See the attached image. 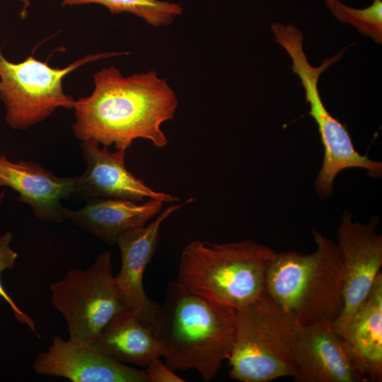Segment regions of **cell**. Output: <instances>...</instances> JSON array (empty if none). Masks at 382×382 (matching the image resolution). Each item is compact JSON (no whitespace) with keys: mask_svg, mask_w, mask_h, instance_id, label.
<instances>
[{"mask_svg":"<svg viewBox=\"0 0 382 382\" xmlns=\"http://www.w3.org/2000/svg\"><path fill=\"white\" fill-rule=\"evenodd\" d=\"M93 82L91 94L74 102L77 139L123 150L137 139L156 148L167 144L161 125L173 120L178 100L166 79L153 70L124 76L110 66L97 71Z\"/></svg>","mask_w":382,"mask_h":382,"instance_id":"1","label":"cell"},{"mask_svg":"<svg viewBox=\"0 0 382 382\" xmlns=\"http://www.w3.org/2000/svg\"><path fill=\"white\" fill-rule=\"evenodd\" d=\"M165 364L173 371L195 369L213 379L228 359L235 334L234 312L168 282L153 324Z\"/></svg>","mask_w":382,"mask_h":382,"instance_id":"2","label":"cell"},{"mask_svg":"<svg viewBox=\"0 0 382 382\" xmlns=\"http://www.w3.org/2000/svg\"><path fill=\"white\" fill-rule=\"evenodd\" d=\"M276 253L250 240L220 244L192 241L181 253L176 282L187 291L235 312L262 296Z\"/></svg>","mask_w":382,"mask_h":382,"instance_id":"3","label":"cell"},{"mask_svg":"<svg viewBox=\"0 0 382 382\" xmlns=\"http://www.w3.org/2000/svg\"><path fill=\"white\" fill-rule=\"evenodd\" d=\"M316 250L276 253L265 292L301 325L332 324L343 303V275L336 244L313 230Z\"/></svg>","mask_w":382,"mask_h":382,"instance_id":"4","label":"cell"},{"mask_svg":"<svg viewBox=\"0 0 382 382\" xmlns=\"http://www.w3.org/2000/svg\"><path fill=\"white\" fill-rule=\"evenodd\" d=\"M235 334L228 358L231 378L241 382H269L293 377L299 324L265 292L247 308L234 312Z\"/></svg>","mask_w":382,"mask_h":382,"instance_id":"5","label":"cell"},{"mask_svg":"<svg viewBox=\"0 0 382 382\" xmlns=\"http://www.w3.org/2000/svg\"><path fill=\"white\" fill-rule=\"evenodd\" d=\"M271 30L274 41L284 48L292 59V71L301 79L305 89L306 101L310 104L309 114L315 120L320 135L324 156L314 184L318 195L322 199L329 197L333 192L336 176L347 168H363L369 175L381 178V162L373 161L356 150L346 127L330 114L318 92L320 75L338 62L345 50L314 67L307 60L302 46L303 35L296 27L293 24L274 23L271 25Z\"/></svg>","mask_w":382,"mask_h":382,"instance_id":"6","label":"cell"},{"mask_svg":"<svg viewBox=\"0 0 382 382\" xmlns=\"http://www.w3.org/2000/svg\"><path fill=\"white\" fill-rule=\"evenodd\" d=\"M122 54H87L66 67L54 68L33 55L21 62H11L0 49V98L7 125L23 130L45 120L59 108L73 109L75 100L62 86L66 76L89 62Z\"/></svg>","mask_w":382,"mask_h":382,"instance_id":"7","label":"cell"},{"mask_svg":"<svg viewBox=\"0 0 382 382\" xmlns=\"http://www.w3.org/2000/svg\"><path fill=\"white\" fill-rule=\"evenodd\" d=\"M51 302L67 324L69 338L93 342L104 327L127 309L104 251L86 270H69L50 285Z\"/></svg>","mask_w":382,"mask_h":382,"instance_id":"8","label":"cell"},{"mask_svg":"<svg viewBox=\"0 0 382 382\" xmlns=\"http://www.w3.org/2000/svg\"><path fill=\"white\" fill-rule=\"evenodd\" d=\"M379 220L368 223L353 220L344 212L336 231L335 243L343 275L342 311L332 323L339 334L371 291L382 266V236L377 232Z\"/></svg>","mask_w":382,"mask_h":382,"instance_id":"9","label":"cell"},{"mask_svg":"<svg viewBox=\"0 0 382 382\" xmlns=\"http://www.w3.org/2000/svg\"><path fill=\"white\" fill-rule=\"evenodd\" d=\"M33 368L37 374L72 382H150L146 370L117 361L93 342L59 335L36 357Z\"/></svg>","mask_w":382,"mask_h":382,"instance_id":"10","label":"cell"},{"mask_svg":"<svg viewBox=\"0 0 382 382\" xmlns=\"http://www.w3.org/2000/svg\"><path fill=\"white\" fill-rule=\"evenodd\" d=\"M88 139L81 144L86 164L83 173L74 178V196L89 200L113 198L141 202L154 199L163 203L178 201L172 195L158 192L130 173L125 163L126 150L110 151L108 146Z\"/></svg>","mask_w":382,"mask_h":382,"instance_id":"11","label":"cell"},{"mask_svg":"<svg viewBox=\"0 0 382 382\" xmlns=\"http://www.w3.org/2000/svg\"><path fill=\"white\" fill-rule=\"evenodd\" d=\"M296 382H366L331 324L299 325L295 343Z\"/></svg>","mask_w":382,"mask_h":382,"instance_id":"12","label":"cell"},{"mask_svg":"<svg viewBox=\"0 0 382 382\" xmlns=\"http://www.w3.org/2000/svg\"><path fill=\"white\" fill-rule=\"evenodd\" d=\"M195 199L191 197L168 207L149 224L127 231L117 239L121 267L115 276L116 284L126 306L146 325L153 326L159 304L146 295L143 277L156 250L161 225L174 212Z\"/></svg>","mask_w":382,"mask_h":382,"instance_id":"13","label":"cell"},{"mask_svg":"<svg viewBox=\"0 0 382 382\" xmlns=\"http://www.w3.org/2000/svg\"><path fill=\"white\" fill-rule=\"evenodd\" d=\"M0 187L18 193V200L28 204L40 220L62 222L66 219L62 200L74 196V178L56 175L38 163L11 161L0 155Z\"/></svg>","mask_w":382,"mask_h":382,"instance_id":"14","label":"cell"},{"mask_svg":"<svg viewBox=\"0 0 382 382\" xmlns=\"http://www.w3.org/2000/svg\"><path fill=\"white\" fill-rule=\"evenodd\" d=\"M163 202L149 199L131 200L98 198L87 200L77 210L64 208L66 219L108 244H116L120 236L144 226L162 209Z\"/></svg>","mask_w":382,"mask_h":382,"instance_id":"15","label":"cell"},{"mask_svg":"<svg viewBox=\"0 0 382 382\" xmlns=\"http://www.w3.org/2000/svg\"><path fill=\"white\" fill-rule=\"evenodd\" d=\"M355 364L372 381L382 379V273L339 333Z\"/></svg>","mask_w":382,"mask_h":382,"instance_id":"16","label":"cell"},{"mask_svg":"<svg viewBox=\"0 0 382 382\" xmlns=\"http://www.w3.org/2000/svg\"><path fill=\"white\" fill-rule=\"evenodd\" d=\"M93 343L104 353L127 365L146 367L162 357L154 327L144 323L129 308L116 315Z\"/></svg>","mask_w":382,"mask_h":382,"instance_id":"17","label":"cell"},{"mask_svg":"<svg viewBox=\"0 0 382 382\" xmlns=\"http://www.w3.org/2000/svg\"><path fill=\"white\" fill-rule=\"evenodd\" d=\"M63 5L98 4L105 6L111 13L127 12L142 19L154 27L170 25L181 15L180 4L161 0H59Z\"/></svg>","mask_w":382,"mask_h":382,"instance_id":"18","label":"cell"},{"mask_svg":"<svg viewBox=\"0 0 382 382\" xmlns=\"http://www.w3.org/2000/svg\"><path fill=\"white\" fill-rule=\"evenodd\" d=\"M326 6L332 14L342 23H348L358 31L371 37L376 43L382 42V1L374 0L362 9L354 8L340 0H325Z\"/></svg>","mask_w":382,"mask_h":382,"instance_id":"19","label":"cell"},{"mask_svg":"<svg viewBox=\"0 0 382 382\" xmlns=\"http://www.w3.org/2000/svg\"><path fill=\"white\" fill-rule=\"evenodd\" d=\"M13 241V236L9 231H6L0 236V274L6 269H11L15 267V263L18 257V253L11 247ZM0 297H1L11 307L14 317L21 323L27 325L29 329L37 336L34 320L24 313L16 304L14 301L5 291L0 279Z\"/></svg>","mask_w":382,"mask_h":382,"instance_id":"20","label":"cell"},{"mask_svg":"<svg viewBox=\"0 0 382 382\" xmlns=\"http://www.w3.org/2000/svg\"><path fill=\"white\" fill-rule=\"evenodd\" d=\"M150 382H183L182 378L174 373L160 358L151 361L146 367Z\"/></svg>","mask_w":382,"mask_h":382,"instance_id":"21","label":"cell"},{"mask_svg":"<svg viewBox=\"0 0 382 382\" xmlns=\"http://www.w3.org/2000/svg\"><path fill=\"white\" fill-rule=\"evenodd\" d=\"M23 4V9L21 12L22 18H24L27 15V10L30 5V0H20Z\"/></svg>","mask_w":382,"mask_h":382,"instance_id":"22","label":"cell"},{"mask_svg":"<svg viewBox=\"0 0 382 382\" xmlns=\"http://www.w3.org/2000/svg\"><path fill=\"white\" fill-rule=\"evenodd\" d=\"M4 192H1L0 194V204H1V202H2V199L4 198Z\"/></svg>","mask_w":382,"mask_h":382,"instance_id":"23","label":"cell"}]
</instances>
